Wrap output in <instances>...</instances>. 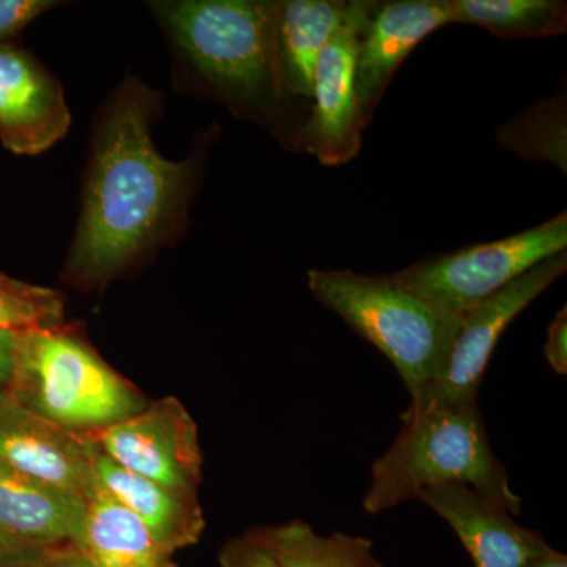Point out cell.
<instances>
[{
  "label": "cell",
  "mask_w": 567,
  "mask_h": 567,
  "mask_svg": "<svg viewBox=\"0 0 567 567\" xmlns=\"http://www.w3.org/2000/svg\"><path fill=\"white\" fill-rule=\"evenodd\" d=\"M159 95L134 78L106 103L95 132L63 282L92 292L158 251L186 221L204 155L164 158L152 141Z\"/></svg>",
  "instance_id": "1"
},
{
  "label": "cell",
  "mask_w": 567,
  "mask_h": 567,
  "mask_svg": "<svg viewBox=\"0 0 567 567\" xmlns=\"http://www.w3.org/2000/svg\"><path fill=\"white\" fill-rule=\"evenodd\" d=\"M183 66L238 117L259 123L300 152L306 117L284 89L275 0L151 3Z\"/></svg>",
  "instance_id": "2"
},
{
  "label": "cell",
  "mask_w": 567,
  "mask_h": 567,
  "mask_svg": "<svg viewBox=\"0 0 567 567\" xmlns=\"http://www.w3.org/2000/svg\"><path fill=\"white\" fill-rule=\"evenodd\" d=\"M443 484H465L520 514V496L492 450L477 401L410 404L393 445L371 465L363 507L377 516Z\"/></svg>",
  "instance_id": "3"
},
{
  "label": "cell",
  "mask_w": 567,
  "mask_h": 567,
  "mask_svg": "<svg viewBox=\"0 0 567 567\" xmlns=\"http://www.w3.org/2000/svg\"><path fill=\"white\" fill-rule=\"evenodd\" d=\"M33 415L74 435H91L147 405L76 324L14 331L13 374L7 388Z\"/></svg>",
  "instance_id": "4"
},
{
  "label": "cell",
  "mask_w": 567,
  "mask_h": 567,
  "mask_svg": "<svg viewBox=\"0 0 567 567\" xmlns=\"http://www.w3.org/2000/svg\"><path fill=\"white\" fill-rule=\"evenodd\" d=\"M308 287L320 305L385 354L410 395L442 371L462 317L406 292L391 275L309 270Z\"/></svg>",
  "instance_id": "5"
},
{
  "label": "cell",
  "mask_w": 567,
  "mask_h": 567,
  "mask_svg": "<svg viewBox=\"0 0 567 567\" xmlns=\"http://www.w3.org/2000/svg\"><path fill=\"white\" fill-rule=\"evenodd\" d=\"M566 249L567 213L561 212L533 229L429 257L391 278L429 305L462 317L529 268Z\"/></svg>",
  "instance_id": "6"
},
{
  "label": "cell",
  "mask_w": 567,
  "mask_h": 567,
  "mask_svg": "<svg viewBox=\"0 0 567 567\" xmlns=\"http://www.w3.org/2000/svg\"><path fill=\"white\" fill-rule=\"evenodd\" d=\"M566 270V251L548 257L462 316L461 328L442 371L412 395L410 404L476 402L488 361L506 328Z\"/></svg>",
  "instance_id": "7"
},
{
  "label": "cell",
  "mask_w": 567,
  "mask_h": 567,
  "mask_svg": "<svg viewBox=\"0 0 567 567\" xmlns=\"http://www.w3.org/2000/svg\"><path fill=\"white\" fill-rule=\"evenodd\" d=\"M85 436L128 472L193 494L199 491L204 465L199 431L173 395L147 402L134 415Z\"/></svg>",
  "instance_id": "8"
},
{
  "label": "cell",
  "mask_w": 567,
  "mask_h": 567,
  "mask_svg": "<svg viewBox=\"0 0 567 567\" xmlns=\"http://www.w3.org/2000/svg\"><path fill=\"white\" fill-rule=\"evenodd\" d=\"M371 0H349L341 28L324 44L315 76L311 111L300 134V152L324 166L352 162L365 128L354 93V59Z\"/></svg>",
  "instance_id": "9"
},
{
  "label": "cell",
  "mask_w": 567,
  "mask_h": 567,
  "mask_svg": "<svg viewBox=\"0 0 567 567\" xmlns=\"http://www.w3.org/2000/svg\"><path fill=\"white\" fill-rule=\"evenodd\" d=\"M446 24H453L451 0L372 2L354 59V93L365 126L410 52Z\"/></svg>",
  "instance_id": "10"
},
{
  "label": "cell",
  "mask_w": 567,
  "mask_h": 567,
  "mask_svg": "<svg viewBox=\"0 0 567 567\" xmlns=\"http://www.w3.org/2000/svg\"><path fill=\"white\" fill-rule=\"evenodd\" d=\"M71 114L62 85L21 48L0 43V142L17 155H40L65 137Z\"/></svg>",
  "instance_id": "11"
},
{
  "label": "cell",
  "mask_w": 567,
  "mask_h": 567,
  "mask_svg": "<svg viewBox=\"0 0 567 567\" xmlns=\"http://www.w3.org/2000/svg\"><path fill=\"white\" fill-rule=\"evenodd\" d=\"M92 443L33 415L0 390V465L91 498L95 491Z\"/></svg>",
  "instance_id": "12"
},
{
  "label": "cell",
  "mask_w": 567,
  "mask_h": 567,
  "mask_svg": "<svg viewBox=\"0 0 567 567\" xmlns=\"http://www.w3.org/2000/svg\"><path fill=\"white\" fill-rule=\"evenodd\" d=\"M416 502L454 529L475 567H527L548 547L540 533L518 525L502 502L465 484L425 488Z\"/></svg>",
  "instance_id": "13"
},
{
  "label": "cell",
  "mask_w": 567,
  "mask_h": 567,
  "mask_svg": "<svg viewBox=\"0 0 567 567\" xmlns=\"http://www.w3.org/2000/svg\"><path fill=\"white\" fill-rule=\"evenodd\" d=\"M92 472L95 486L132 513L167 554H177L199 543L205 517L197 494L128 472L95 446Z\"/></svg>",
  "instance_id": "14"
},
{
  "label": "cell",
  "mask_w": 567,
  "mask_h": 567,
  "mask_svg": "<svg viewBox=\"0 0 567 567\" xmlns=\"http://www.w3.org/2000/svg\"><path fill=\"white\" fill-rule=\"evenodd\" d=\"M87 502L0 465V529L22 544L80 546Z\"/></svg>",
  "instance_id": "15"
},
{
  "label": "cell",
  "mask_w": 567,
  "mask_h": 567,
  "mask_svg": "<svg viewBox=\"0 0 567 567\" xmlns=\"http://www.w3.org/2000/svg\"><path fill=\"white\" fill-rule=\"evenodd\" d=\"M346 0H284L279 7L278 59L284 89L293 100L312 104L317 62L324 44L341 28Z\"/></svg>",
  "instance_id": "16"
},
{
  "label": "cell",
  "mask_w": 567,
  "mask_h": 567,
  "mask_svg": "<svg viewBox=\"0 0 567 567\" xmlns=\"http://www.w3.org/2000/svg\"><path fill=\"white\" fill-rule=\"evenodd\" d=\"M78 547L92 567H178L174 555L167 554L132 513L99 486L89 498Z\"/></svg>",
  "instance_id": "17"
},
{
  "label": "cell",
  "mask_w": 567,
  "mask_h": 567,
  "mask_svg": "<svg viewBox=\"0 0 567 567\" xmlns=\"http://www.w3.org/2000/svg\"><path fill=\"white\" fill-rule=\"evenodd\" d=\"M278 567H385L374 544L361 536L334 532L322 536L303 520L257 527L246 533Z\"/></svg>",
  "instance_id": "18"
},
{
  "label": "cell",
  "mask_w": 567,
  "mask_h": 567,
  "mask_svg": "<svg viewBox=\"0 0 567 567\" xmlns=\"http://www.w3.org/2000/svg\"><path fill=\"white\" fill-rule=\"evenodd\" d=\"M453 24L477 25L498 39H547L567 29L563 0H451Z\"/></svg>",
  "instance_id": "19"
},
{
  "label": "cell",
  "mask_w": 567,
  "mask_h": 567,
  "mask_svg": "<svg viewBox=\"0 0 567 567\" xmlns=\"http://www.w3.org/2000/svg\"><path fill=\"white\" fill-rule=\"evenodd\" d=\"M566 93L529 106L496 130V140L527 162L567 169Z\"/></svg>",
  "instance_id": "20"
},
{
  "label": "cell",
  "mask_w": 567,
  "mask_h": 567,
  "mask_svg": "<svg viewBox=\"0 0 567 567\" xmlns=\"http://www.w3.org/2000/svg\"><path fill=\"white\" fill-rule=\"evenodd\" d=\"M65 323V303L58 290L0 274V330L21 331Z\"/></svg>",
  "instance_id": "21"
},
{
  "label": "cell",
  "mask_w": 567,
  "mask_h": 567,
  "mask_svg": "<svg viewBox=\"0 0 567 567\" xmlns=\"http://www.w3.org/2000/svg\"><path fill=\"white\" fill-rule=\"evenodd\" d=\"M55 6L51 0H0V43L17 37Z\"/></svg>",
  "instance_id": "22"
},
{
  "label": "cell",
  "mask_w": 567,
  "mask_h": 567,
  "mask_svg": "<svg viewBox=\"0 0 567 567\" xmlns=\"http://www.w3.org/2000/svg\"><path fill=\"white\" fill-rule=\"evenodd\" d=\"M0 567H92L87 558L73 544L37 547Z\"/></svg>",
  "instance_id": "23"
},
{
  "label": "cell",
  "mask_w": 567,
  "mask_h": 567,
  "mask_svg": "<svg viewBox=\"0 0 567 567\" xmlns=\"http://www.w3.org/2000/svg\"><path fill=\"white\" fill-rule=\"evenodd\" d=\"M219 567H278L270 555L248 535L234 537L218 555Z\"/></svg>",
  "instance_id": "24"
},
{
  "label": "cell",
  "mask_w": 567,
  "mask_h": 567,
  "mask_svg": "<svg viewBox=\"0 0 567 567\" xmlns=\"http://www.w3.org/2000/svg\"><path fill=\"white\" fill-rule=\"evenodd\" d=\"M548 364L559 375L567 374V309H561L555 316L554 322L547 328L546 344H544Z\"/></svg>",
  "instance_id": "25"
},
{
  "label": "cell",
  "mask_w": 567,
  "mask_h": 567,
  "mask_svg": "<svg viewBox=\"0 0 567 567\" xmlns=\"http://www.w3.org/2000/svg\"><path fill=\"white\" fill-rule=\"evenodd\" d=\"M14 331L0 330V390L9 388L13 374Z\"/></svg>",
  "instance_id": "26"
},
{
  "label": "cell",
  "mask_w": 567,
  "mask_h": 567,
  "mask_svg": "<svg viewBox=\"0 0 567 567\" xmlns=\"http://www.w3.org/2000/svg\"><path fill=\"white\" fill-rule=\"evenodd\" d=\"M28 544H22L20 540L14 539L10 535H7L6 532L0 529V565H6V563L11 561V559L21 557V555L28 554L29 550H32Z\"/></svg>",
  "instance_id": "27"
},
{
  "label": "cell",
  "mask_w": 567,
  "mask_h": 567,
  "mask_svg": "<svg viewBox=\"0 0 567 567\" xmlns=\"http://www.w3.org/2000/svg\"><path fill=\"white\" fill-rule=\"evenodd\" d=\"M527 567H567V557L561 551L548 546L539 557L533 559Z\"/></svg>",
  "instance_id": "28"
}]
</instances>
